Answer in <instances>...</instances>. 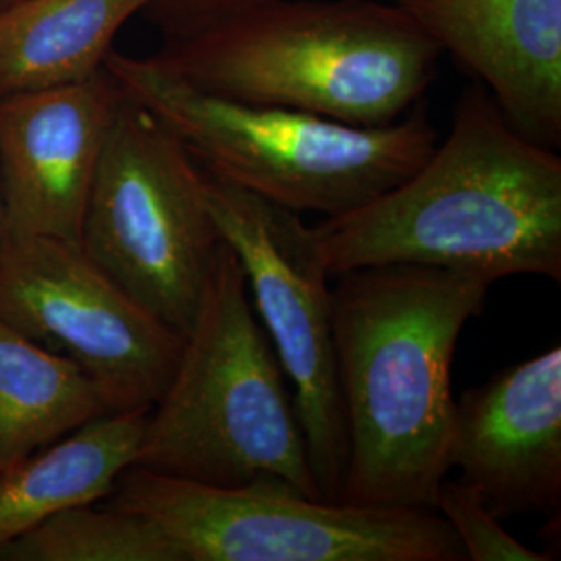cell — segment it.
Listing matches in <instances>:
<instances>
[{
  "mask_svg": "<svg viewBox=\"0 0 561 561\" xmlns=\"http://www.w3.org/2000/svg\"><path fill=\"white\" fill-rule=\"evenodd\" d=\"M442 55L396 2L254 0L169 34L154 59L217 96L382 127L421 102Z\"/></svg>",
  "mask_w": 561,
  "mask_h": 561,
  "instance_id": "obj_3",
  "label": "cell"
},
{
  "mask_svg": "<svg viewBox=\"0 0 561 561\" xmlns=\"http://www.w3.org/2000/svg\"><path fill=\"white\" fill-rule=\"evenodd\" d=\"M154 0H18L0 9V96L88 80Z\"/></svg>",
  "mask_w": 561,
  "mask_h": 561,
  "instance_id": "obj_14",
  "label": "cell"
},
{
  "mask_svg": "<svg viewBox=\"0 0 561 561\" xmlns=\"http://www.w3.org/2000/svg\"><path fill=\"white\" fill-rule=\"evenodd\" d=\"M106 502L154 522L183 561H466L433 507L331 502L283 481L213 486L129 466Z\"/></svg>",
  "mask_w": 561,
  "mask_h": 561,
  "instance_id": "obj_6",
  "label": "cell"
},
{
  "mask_svg": "<svg viewBox=\"0 0 561 561\" xmlns=\"http://www.w3.org/2000/svg\"><path fill=\"white\" fill-rule=\"evenodd\" d=\"M470 71L505 121L545 148L561 144V0H396Z\"/></svg>",
  "mask_w": 561,
  "mask_h": 561,
  "instance_id": "obj_12",
  "label": "cell"
},
{
  "mask_svg": "<svg viewBox=\"0 0 561 561\" xmlns=\"http://www.w3.org/2000/svg\"><path fill=\"white\" fill-rule=\"evenodd\" d=\"M435 510L456 533L466 560L470 561H549L553 556L541 553L518 541L503 528L502 518L493 514L481 491L470 482H442Z\"/></svg>",
  "mask_w": 561,
  "mask_h": 561,
  "instance_id": "obj_17",
  "label": "cell"
},
{
  "mask_svg": "<svg viewBox=\"0 0 561 561\" xmlns=\"http://www.w3.org/2000/svg\"><path fill=\"white\" fill-rule=\"evenodd\" d=\"M0 561H183L161 528L121 507L76 505L0 547Z\"/></svg>",
  "mask_w": 561,
  "mask_h": 561,
  "instance_id": "obj_16",
  "label": "cell"
},
{
  "mask_svg": "<svg viewBox=\"0 0 561 561\" xmlns=\"http://www.w3.org/2000/svg\"><path fill=\"white\" fill-rule=\"evenodd\" d=\"M201 167V164H198ZM202 196L245 273L252 306L289 381L312 474L340 502L345 426L333 347L329 273L300 213L201 167Z\"/></svg>",
  "mask_w": 561,
  "mask_h": 561,
  "instance_id": "obj_8",
  "label": "cell"
},
{
  "mask_svg": "<svg viewBox=\"0 0 561 561\" xmlns=\"http://www.w3.org/2000/svg\"><path fill=\"white\" fill-rule=\"evenodd\" d=\"M121 85L88 80L0 96V198L9 240L80 245L81 221Z\"/></svg>",
  "mask_w": 561,
  "mask_h": 561,
  "instance_id": "obj_10",
  "label": "cell"
},
{
  "mask_svg": "<svg viewBox=\"0 0 561 561\" xmlns=\"http://www.w3.org/2000/svg\"><path fill=\"white\" fill-rule=\"evenodd\" d=\"M0 319L78 362L113 412L152 410L183 347L180 333L102 273L78 243L53 238L7 241Z\"/></svg>",
  "mask_w": 561,
  "mask_h": 561,
  "instance_id": "obj_9",
  "label": "cell"
},
{
  "mask_svg": "<svg viewBox=\"0 0 561 561\" xmlns=\"http://www.w3.org/2000/svg\"><path fill=\"white\" fill-rule=\"evenodd\" d=\"M104 69L204 171L300 215L360 208L412 175L439 141L421 102L391 125L358 127L204 92L154 57L113 50Z\"/></svg>",
  "mask_w": 561,
  "mask_h": 561,
  "instance_id": "obj_5",
  "label": "cell"
},
{
  "mask_svg": "<svg viewBox=\"0 0 561 561\" xmlns=\"http://www.w3.org/2000/svg\"><path fill=\"white\" fill-rule=\"evenodd\" d=\"M13 2H18V0H0V9L7 7V4H13Z\"/></svg>",
  "mask_w": 561,
  "mask_h": 561,
  "instance_id": "obj_20",
  "label": "cell"
},
{
  "mask_svg": "<svg viewBox=\"0 0 561 561\" xmlns=\"http://www.w3.org/2000/svg\"><path fill=\"white\" fill-rule=\"evenodd\" d=\"M447 460L500 518L560 516V345L503 368L454 401Z\"/></svg>",
  "mask_w": 561,
  "mask_h": 561,
  "instance_id": "obj_11",
  "label": "cell"
},
{
  "mask_svg": "<svg viewBox=\"0 0 561 561\" xmlns=\"http://www.w3.org/2000/svg\"><path fill=\"white\" fill-rule=\"evenodd\" d=\"M148 414H102L2 470L0 547L62 510L108 500L136 463Z\"/></svg>",
  "mask_w": 561,
  "mask_h": 561,
  "instance_id": "obj_13",
  "label": "cell"
},
{
  "mask_svg": "<svg viewBox=\"0 0 561 561\" xmlns=\"http://www.w3.org/2000/svg\"><path fill=\"white\" fill-rule=\"evenodd\" d=\"M134 466L213 486L283 481L324 500L289 381L225 241Z\"/></svg>",
  "mask_w": 561,
  "mask_h": 561,
  "instance_id": "obj_4",
  "label": "cell"
},
{
  "mask_svg": "<svg viewBox=\"0 0 561 561\" xmlns=\"http://www.w3.org/2000/svg\"><path fill=\"white\" fill-rule=\"evenodd\" d=\"M245 2L254 0H154L146 11L154 15L169 36Z\"/></svg>",
  "mask_w": 561,
  "mask_h": 561,
  "instance_id": "obj_18",
  "label": "cell"
},
{
  "mask_svg": "<svg viewBox=\"0 0 561 561\" xmlns=\"http://www.w3.org/2000/svg\"><path fill=\"white\" fill-rule=\"evenodd\" d=\"M221 243L198 162L121 88L81 221V252L185 337Z\"/></svg>",
  "mask_w": 561,
  "mask_h": 561,
  "instance_id": "obj_7",
  "label": "cell"
},
{
  "mask_svg": "<svg viewBox=\"0 0 561 561\" xmlns=\"http://www.w3.org/2000/svg\"><path fill=\"white\" fill-rule=\"evenodd\" d=\"M329 277L422 264L493 280L561 279V157L520 136L482 85L421 167L375 201L312 225Z\"/></svg>",
  "mask_w": 561,
  "mask_h": 561,
  "instance_id": "obj_2",
  "label": "cell"
},
{
  "mask_svg": "<svg viewBox=\"0 0 561 561\" xmlns=\"http://www.w3.org/2000/svg\"><path fill=\"white\" fill-rule=\"evenodd\" d=\"M108 412L78 362L0 319V472Z\"/></svg>",
  "mask_w": 561,
  "mask_h": 561,
  "instance_id": "obj_15",
  "label": "cell"
},
{
  "mask_svg": "<svg viewBox=\"0 0 561 561\" xmlns=\"http://www.w3.org/2000/svg\"><path fill=\"white\" fill-rule=\"evenodd\" d=\"M9 241V233H7V221H4V208H2V198H0V254L4 250Z\"/></svg>",
  "mask_w": 561,
  "mask_h": 561,
  "instance_id": "obj_19",
  "label": "cell"
},
{
  "mask_svg": "<svg viewBox=\"0 0 561 561\" xmlns=\"http://www.w3.org/2000/svg\"><path fill=\"white\" fill-rule=\"evenodd\" d=\"M331 287L345 426L340 502L433 507L449 472L451 364L495 280L422 264L364 266Z\"/></svg>",
  "mask_w": 561,
  "mask_h": 561,
  "instance_id": "obj_1",
  "label": "cell"
}]
</instances>
